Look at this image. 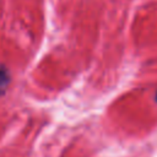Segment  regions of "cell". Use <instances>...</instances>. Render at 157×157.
Returning <instances> with one entry per match:
<instances>
[{"mask_svg": "<svg viewBox=\"0 0 157 157\" xmlns=\"http://www.w3.org/2000/svg\"><path fill=\"white\" fill-rule=\"evenodd\" d=\"M156 101H157V94H156Z\"/></svg>", "mask_w": 157, "mask_h": 157, "instance_id": "obj_2", "label": "cell"}, {"mask_svg": "<svg viewBox=\"0 0 157 157\" xmlns=\"http://www.w3.org/2000/svg\"><path fill=\"white\" fill-rule=\"evenodd\" d=\"M10 83V75L7 70L0 67V94H2Z\"/></svg>", "mask_w": 157, "mask_h": 157, "instance_id": "obj_1", "label": "cell"}]
</instances>
